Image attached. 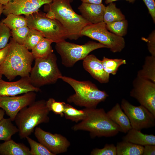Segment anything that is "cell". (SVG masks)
I'll return each mask as SVG.
<instances>
[{"label": "cell", "mask_w": 155, "mask_h": 155, "mask_svg": "<svg viewBox=\"0 0 155 155\" xmlns=\"http://www.w3.org/2000/svg\"><path fill=\"white\" fill-rule=\"evenodd\" d=\"M35 92L30 91L19 96L0 97V107L13 121L19 112L35 101Z\"/></svg>", "instance_id": "cell-13"}, {"label": "cell", "mask_w": 155, "mask_h": 155, "mask_svg": "<svg viewBox=\"0 0 155 155\" xmlns=\"http://www.w3.org/2000/svg\"><path fill=\"white\" fill-rule=\"evenodd\" d=\"M147 44L148 49L152 56H155V31L153 30L146 38H142Z\"/></svg>", "instance_id": "cell-36"}, {"label": "cell", "mask_w": 155, "mask_h": 155, "mask_svg": "<svg viewBox=\"0 0 155 155\" xmlns=\"http://www.w3.org/2000/svg\"><path fill=\"white\" fill-rule=\"evenodd\" d=\"M60 79L69 85L75 92L68 98L67 101L77 106L96 108L100 103L104 101L108 96L105 91L100 90L90 81H80L63 75Z\"/></svg>", "instance_id": "cell-4"}, {"label": "cell", "mask_w": 155, "mask_h": 155, "mask_svg": "<svg viewBox=\"0 0 155 155\" xmlns=\"http://www.w3.org/2000/svg\"><path fill=\"white\" fill-rule=\"evenodd\" d=\"M122 137L123 140L137 145L144 146L147 145H155V136L142 133L140 131L131 128Z\"/></svg>", "instance_id": "cell-19"}, {"label": "cell", "mask_w": 155, "mask_h": 155, "mask_svg": "<svg viewBox=\"0 0 155 155\" xmlns=\"http://www.w3.org/2000/svg\"><path fill=\"white\" fill-rule=\"evenodd\" d=\"M53 42L48 39L43 38L32 50L31 53L34 59L43 58L53 53L51 46Z\"/></svg>", "instance_id": "cell-25"}, {"label": "cell", "mask_w": 155, "mask_h": 155, "mask_svg": "<svg viewBox=\"0 0 155 155\" xmlns=\"http://www.w3.org/2000/svg\"><path fill=\"white\" fill-rule=\"evenodd\" d=\"M40 91L31 84L29 76L21 77L13 82L5 81L0 79V97L13 96L30 91L37 92Z\"/></svg>", "instance_id": "cell-15"}, {"label": "cell", "mask_w": 155, "mask_h": 155, "mask_svg": "<svg viewBox=\"0 0 155 155\" xmlns=\"http://www.w3.org/2000/svg\"><path fill=\"white\" fill-rule=\"evenodd\" d=\"M106 114L108 117L120 127L122 132L126 133L132 128L129 118L119 103H116Z\"/></svg>", "instance_id": "cell-18"}, {"label": "cell", "mask_w": 155, "mask_h": 155, "mask_svg": "<svg viewBox=\"0 0 155 155\" xmlns=\"http://www.w3.org/2000/svg\"><path fill=\"white\" fill-rule=\"evenodd\" d=\"M10 47L9 42L4 48L0 49V65L5 59L9 51Z\"/></svg>", "instance_id": "cell-38"}, {"label": "cell", "mask_w": 155, "mask_h": 155, "mask_svg": "<svg viewBox=\"0 0 155 155\" xmlns=\"http://www.w3.org/2000/svg\"><path fill=\"white\" fill-rule=\"evenodd\" d=\"M30 30L26 26L11 30L12 38L18 43L23 45Z\"/></svg>", "instance_id": "cell-32"}, {"label": "cell", "mask_w": 155, "mask_h": 155, "mask_svg": "<svg viewBox=\"0 0 155 155\" xmlns=\"http://www.w3.org/2000/svg\"><path fill=\"white\" fill-rule=\"evenodd\" d=\"M82 2L87 3H90L100 4H102V0H81Z\"/></svg>", "instance_id": "cell-40"}, {"label": "cell", "mask_w": 155, "mask_h": 155, "mask_svg": "<svg viewBox=\"0 0 155 155\" xmlns=\"http://www.w3.org/2000/svg\"><path fill=\"white\" fill-rule=\"evenodd\" d=\"M120 105L129 118L132 128L141 131L155 126V116L144 106L133 105L124 98L122 100Z\"/></svg>", "instance_id": "cell-10"}, {"label": "cell", "mask_w": 155, "mask_h": 155, "mask_svg": "<svg viewBox=\"0 0 155 155\" xmlns=\"http://www.w3.org/2000/svg\"><path fill=\"white\" fill-rule=\"evenodd\" d=\"M91 155H117L116 146L113 144H106L101 149L95 148L91 151Z\"/></svg>", "instance_id": "cell-34"}, {"label": "cell", "mask_w": 155, "mask_h": 155, "mask_svg": "<svg viewBox=\"0 0 155 155\" xmlns=\"http://www.w3.org/2000/svg\"><path fill=\"white\" fill-rule=\"evenodd\" d=\"M0 155H31L28 147L11 139L0 144Z\"/></svg>", "instance_id": "cell-20"}, {"label": "cell", "mask_w": 155, "mask_h": 155, "mask_svg": "<svg viewBox=\"0 0 155 155\" xmlns=\"http://www.w3.org/2000/svg\"><path fill=\"white\" fill-rule=\"evenodd\" d=\"M130 95L155 116V83L136 76L132 82Z\"/></svg>", "instance_id": "cell-11"}, {"label": "cell", "mask_w": 155, "mask_h": 155, "mask_svg": "<svg viewBox=\"0 0 155 155\" xmlns=\"http://www.w3.org/2000/svg\"><path fill=\"white\" fill-rule=\"evenodd\" d=\"M102 61L103 69L109 74L115 75L119 67L126 64L125 60L122 59H110L104 57Z\"/></svg>", "instance_id": "cell-28"}, {"label": "cell", "mask_w": 155, "mask_h": 155, "mask_svg": "<svg viewBox=\"0 0 155 155\" xmlns=\"http://www.w3.org/2000/svg\"><path fill=\"white\" fill-rule=\"evenodd\" d=\"M53 0H10L3 5V13L7 16L12 13L28 15L39 10L43 5L51 3Z\"/></svg>", "instance_id": "cell-14"}, {"label": "cell", "mask_w": 155, "mask_h": 155, "mask_svg": "<svg viewBox=\"0 0 155 155\" xmlns=\"http://www.w3.org/2000/svg\"><path fill=\"white\" fill-rule=\"evenodd\" d=\"M7 56L0 65V73L11 81L17 76L28 77L34 58L31 52L24 45L17 43L11 38Z\"/></svg>", "instance_id": "cell-2"}, {"label": "cell", "mask_w": 155, "mask_h": 155, "mask_svg": "<svg viewBox=\"0 0 155 155\" xmlns=\"http://www.w3.org/2000/svg\"><path fill=\"white\" fill-rule=\"evenodd\" d=\"M155 145H147L144 146L142 155H155Z\"/></svg>", "instance_id": "cell-39"}, {"label": "cell", "mask_w": 155, "mask_h": 155, "mask_svg": "<svg viewBox=\"0 0 155 155\" xmlns=\"http://www.w3.org/2000/svg\"><path fill=\"white\" fill-rule=\"evenodd\" d=\"M65 103L64 102H57L53 98H49L46 101V106L49 111H52L61 117L64 116L63 112Z\"/></svg>", "instance_id": "cell-33"}, {"label": "cell", "mask_w": 155, "mask_h": 155, "mask_svg": "<svg viewBox=\"0 0 155 155\" xmlns=\"http://www.w3.org/2000/svg\"><path fill=\"white\" fill-rule=\"evenodd\" d=\"M83 60L84 69L93 78L101 83L108 82L110 74L104 70L101 60L93 54L88 55Z\"/></svg>", "instance_id": "cell-16"}, {"label": "cell", "mask_w": 155, "mask_h": 155, "mask_svg": "<svg viewBox=\"0 0 155 155\" xmlns=\"http://www.w3.org/2000/svg\"><path fill=\"white\" fill-rule=\"evenodd\" d=\"M105 6L103 3L96 4L82 2L78 9L85 20L94 24L103 21Z\"/></svg>", "instance_id": "cell-17"}, {"label": "cell", "mask_w": 155, "mask_h": 155, "mask_svg": "<svg viewBox=\"0 0 155 155\" xmlns=\"http://www.w3.org/2000/svg\"><path fill=\"white\" fill-rule=\"evenodd\" d=\"M12 121L9 118H3L0 121V141L10 140L12 135L19 132L18 129Z\"/></svg>", "instance_id": "cell-24"}, {"label": "cell", "mask_w": 155, "mask_h": 155, "mask_svg": "<svg viewBox=\"0 0 155 155\" xmlns=\"http://www.w3.org/2000/svg\"><path fill=\"white\" fill-rule=\"evenodd\" d=\"M26 138L30 147L31 155H54L40 142H37L29 136Z\"/></svg>", "instance_id": "cell-31"}, {"label": "cell", "mask_w": 155, "mask_h": 155, "mask_svg": "<svg viewBox=\"0 0 155 155\" xmlns=\"http://www.w3.org/2000/svg\"><path fill=\"white\" fill-rule=\"evenodd\" d=\"M64 115L66 119L76 123L84 119L87 115L86 109L78 110L71 105L65 103Z\"/></svg>", "instance_id": "cell-26"}, {"label": "cell", "mask_w": 155, "mask_h": 155, "mask_svg": "<svg viewBox=\"0 0 155 155\" xmlns=\"http://www.w3.org/2000/svg\"><path fill=\"white\" fill-rule=\"evenodd\" d=\"M11 36V30L2 21H0V49L7 45Z\"/></svg>", "instance_id": "cell-35"}, {"label": "cell", "mask_w": 155, "mask_h": 155, "mask_svg": "<svg viewBox=\"0 0 155 155\" xmlns=\"http://www.w3.org/2000/svg\"><path fill=\"white\" fill-rule=\"evenodd\" d=\"M107 29L116 35L123 37L127 34L128 22L126 19L106 24Z\"/></svg>", "instance_id": "cell-29"}, {"label": "cell", "mask_w": 155, "mask_h": 155, "mask_svg": "<svg viewBox=\"0 0 155 155\" xmlns=\"http://www.w3.org/2000/svg\"><path fill=\"white\" fill-rule=\"evenodd\" d=\"M25 17L29 28L40 32L44 38L53 42L57 43L69 39V34L61 23L47 17L46 13L38 11L25 16Z\"/></svg>", "instance_id": "cell-7"}, {"label": "cell", "mask_w": 155, "mask_h": 155, "mask_svg": "<svg viewBox=\"0 0 155 155\" xmlns=\"http://www.w3.org/2000/svg\"><path fill=\"white\" fill-rule=\"evenodd\" d=\"M3 5L0 4V16L3 13Z\"/></svg>", "instance_id": "cell-44"}, {"label": "cell", "mask_w": 155, "mask_h": 155, "mask_svg": "<svg viewBox=\"0 0 155 155\" xmlns=\"http://www.w3.org/2000/svg\"><path fill=\"white\" fill-rule=\"evenodd\" d=\"M5 113V111L0 107V121L4 118Z\"/></svg>", "instance_id": "cell-42"}, {"label": "cell", "mask_w": 155, "mask_h": 155, "mask_svg": "<svg viewBox=\"0 0 155 155\" xmlns=\"http://www.w3.org/2000/svg\"><path fill=\"white\" fill-rule=\"evenodd\" d=\"M34 135L39 142L54 155L66 152L71 145L65 137L60 134H53L39 127L35 129Z\"/></svg>", "instance_id": "cell-12"}, {"label": "cell", "mask_w": 155, "mask_h": 155, "mask_svg": "<svg viewBox=\"0 0 155 155\" xmlns=\"http://www.w3.org/2000/svg\"><path fill=\"white\" fill-rule=\"evenodd\" d=\"M2 75L0 73V79H2Z\"/></svg>", "instance_id": "cell-45"}, {"label": "cell", "mask_w": 155, "mask_h": 155, "mask_svg": "<svg viewBox=\"0 0 155 155\" xmlns=\"http://www.w3.org/2000/svg\"><path fill=\"white\" fill-rule=\"evenodd\" d=\"M117 155H142L144 146L123 140L117 143Z\"/></svg>", "instance_id": "cell-22"}, {"label": "cell", "mask_w": 155, "mask_h": 155, "mask_svg": "<svg viewBox=\"0 0 155 155\" xmlns=\"http://www.w3.org/2000/svg\"><path fill=\"white\" fill-rule=\"evenodd\" d=\"M6 16V18L1 21L11 30L27 26L25 17L12 13L8 14Z\"/></svg>", "instance_id": "cell-27"}, {"label": "cell", "mask_w": 155, "mask_h": 155, "mask_svg": "<svg viewBox=\"0 0 155 155\" xmlns=\"http://www.w3.org/2000/svg\"><path fill=\"white\" fill-rule=\"evenodd\" d=\"M44 37L40 32L30 29L23 45L28 50H32Z\"/></svg>", "instance_id": "cell-30"}, {"label": "cell", "mask_w": 155, "mask_h": 155, "mask_svg": "<svg viewBox=\"0 0 155 155\" xmlns=\"http://www.w3.org/2000/svg\"><path fill=\"white\" fill-rule=\"evenodd\" d=\"M137 76L155 83V56L146 57L142 68L138 71Z\"/></svg>", "instance_id": "cell-21"}, {"label": "cell", "mask_w": 155, "mask_h": 155, "mask_svg": "<svg viewBox=\"0 0 155 155\" xmlns=\"http://www.w3.org/2000/svg\"><path fill=\"white\" fill-rule=\"evenodd\" d=\"M49 112L46 101L43 99L35 101L21 110L14 121L18 129L20 138H26L31 134L38 125L48 123Z\"/></svg>", "instance_id": "cell-5"}, {"label": "cell", "mask_w": 155, "mask_h": 155, "mask_svg": "<svg viewBox=\"0 0 155 155\" xmlns=\"http://www.w3.org/2000/svg\"><path fill=\"white\" fill-rule=\"evenodd\" d=\"M70 0V2H72L73 1V0Z\"/></svg>", "instance_id": "cell-46"}, {"label": "cell", "mask_w": 155, "mask_h": 155, "mask_svg": "<svg viewBox=\"0 0 155 155\" xmlns=\"http://www.w3.org/2000/svg\"><path fill=\"white\" fill-rule=\"evenodd\" d=\"M147 7L149 13L153 22L155 23V0H142Z\"/></svg>", "instance_id": "cell-37"}, {"label": "cell", "mask_w": 155, "mask_h": 155, "mask_svg": "<svg viewBox=\"0 0 155 155\" xmlns=\"http://www.w3.org/2000/svg\"><path fill=\"white\" fill-rule=\"evenodd\" d=\"M125 19V15L120 9L116 7L115 3L111 2L105 6L103 22L106 24Z\"/></svg>", "instance_id": "cell-23"}, {"label": "cell", "mask_w": 155, "mask_h": 155, "mask_svg": "<svg viewBox=\"0 0 155 155\" xmlns=\"http://www.w3.org/2000/svg\"><path fill=\"white\" fill-rule=\"evenodd\" d=\"M55 48L61 56L62 64L70 67L78 61L83 60L92 51L106 46L99 43L89 41L79 45L64 40L56 43Z\"/></svg>", "instance_id": "cell-8"}, {"label": "cell", "mask_w": 155, "mask_h": 155, "mask_svg": "<svg viewBox=\"0 0 155 155\" xmlns=\"http://www.w3.org/2000/svg\"><path fill=\"white\" fill-rule=\"evenodd\" d=\"M10 0H0V4L3 5H7Z\"/></svg>", "instance_id": "cell-43"}, {"label": "cell", "mask_w": 155, "mask_h": 155, "mask_svg": "<svg viewBox=\"0 0 155 155\" xmlns=\"http://www.w3.org/2000/svg\"><path fill=\"white\" fill-rule=\"evenodd\" d=\"M70 0H53L44 6L46 16L59 21L67 31L70 40H76L86 26L91 24L72 8Z\"/></svg>", "instance_id": "cell-1"}, {"label": "cell", "mask_w": 155, "mask_h": 155, "mask_svg": "<svg viewBox=\"0 0 155 155\" xmlns=\"http://www.w3.org/2000/svg\"><path fill=\"white\" fill-rule=\"evenodd\" d=\"M57 58L51 53L43 58L35 59L34 66L29 75L32 84L40 88L42 86L55 83L63 75L59 69Z\"/></svg>", "instance_id": "cell-6"}, {"label": "cell", "mask_w": 155, "mask_h": 155, "mask_svg": "<svg viewBox=\"0 0 155 155\" xmlns=\"http://www.w3.org/2000/svg\"><path fill=\"white\" fill-rule=\"evenodd\" d=\"M119 0H106L105 2L106 4H108L110 3L113 2L114 1H118ZM128 1H129V2L133 3L135 1V0H125Z\"/></svg>", "instance_id": "cell-41"}, {"label": "cell", "mask_w": 155, "mask_h": 155, "mask_svg": "<svg viewBox=\"0 0 155 155\" xmlns=\"http://www.w3.org/2000/svg\"><path fill=\"white\" fill-rule=\"evenodd\" d=\"M85 108L86 118L73 126V130L88 131L93 138L113 137L122 132L120 127L108 117L103 108Z\"/></svg>", "instance_id": "cell-3"}, {"label": "cell", "mask_w": 155, "mask_h": 155, "mask_svg": "<svg viewBox=\"0 0 155 155\" xmlns=\"http://www.w3.org/2000/svg\"><path fill=\"white\" fill-rule=\"evenodd\" d=\"M80 35L98 41L114 53L121 52L125 46L124 38L108 30L103 21L86 26L81 31Z\"/></svg>", "instance_id": "cell-9"}]
</instances>
